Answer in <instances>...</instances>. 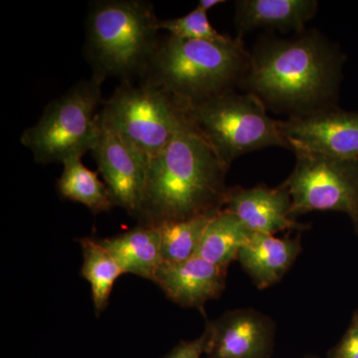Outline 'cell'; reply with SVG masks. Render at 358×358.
I'll return each mask as SVG.
<instances>
[{
  "label": "cell",
  "instance_id": "6da1fadb",
  "mask_svg": "<svg viewBox=\"0 0 358 358\" xmlns=\"http://www.w3.org/2000/svg\"><path fill=\"white\" fill-rule=\"evenodd\" d=\"M345 61L338 45L315 29L293 38L262 37L250 52L240 88L273 112L310 114L338 106Z\"/></svg>",
  "mask_w": 358,
  "mask_h": 358
},
{
  "label": "cell",
  "instance_id": "7a4b0ae2",
  "mask_svg": "<svg viewBox=\"0 0 358 358\" xmlns=\"http://www.w3.org/2000/svg\"><path fill=\"white\" fill-rule=\"evenodd\" d=\"M228 169L186 120L173 140L148 162L138 225L159 227L218 213L229 190Z\"/></svg>",
  "mask_w": 358,
  "mask_h": 358
},
{
  "label": "cell",
  "instance_id": "3957f363",
  "mask_svg": "<svg viewBox=\"0 0 358 358\" xmlns=\"http://www.w3.org/2000/svg\"><path fill=\"white\" fill-rule=\"evenodd\" d=\"M249 61L250 52L239 37L213 43L169 34L160 38L140 80L159 87L185 106L240 87Z\"/></svg>",
  "mask_w": 358,
  "mask_h": 358
},
{
  "label": "cell",
  "instance_id": "277c9868",
  "mask_svg": "<svg viewBox=\"0 0 358 358\" xmlns=\"http://www.w3.org/2000/svg\"><path fill=\"white\" fill-rule=\"evenodd\" d=\"M159 21L145 0L91 2L84 50L92 76L117 78L121 83L140 80L159 43Z\"/></svg>",
  "mask_w": 358,
  "mask_h": 358
},
{
  "label": "cell",
  "instance_id": "5b68a950",
  "mask_svg": "<svg viewBox=\"0 0 358 358\" xmlns=\"http://www.w3.org/2000/svg\"><path fill=\"white\" fill-rule=\"evenodd\" d=\"M185 119L226 166L238 157L270 147L288 148L280 121L268 115L260 99L235 90L180 106Z\"/></svg>",
  "mask_w": 358,
  "mask_h": 358
},
{
  "label": "cell",
  "instance_id": "8992f818",
  "mask_svg": "<svg viewBox=\"0 0 358 358\" xmlns=\"http://www.w3.org/2000/svg\"><path fill=\"white\" fill-rule=\"evenodd\" d=\"M103 81L92 76L51 101L20 141L38 164L63 162L93 150L101 134Z\"/></svg>",
  "mask_w": 358,
  "mask_h": 358
},
{
  "label": "cell",
  "instance_id": "52a82bcc",
  "mask_svg": "<svg viewBox=\"0 0 358 358\" xmlns=\"http://www.w3.org/2000/svg\"><path fill=\"white\" fill-rule=\"evenodd\" d=\"M186 120L180 106L159 87L143 80L122 82L100 110L101 126L148 159L173 140Z\"/></svg>",
  "mask_w": 358,
  "mask_h": 358
},
{
  "label": "cell",
  "instance_id": "ba28073f",
  "mask_svg": "<svg viewBox=\"0 0 358 358\" xmlns=\"http://www.w3.org/2000/svg\"><path fill=\"white\" fill-rule=\"evenodd\" d=\"M294 155L296 166L284 181L291 195L292 217L313 211L341 212L358 234V159Z\"/></svg>",
  "mask_w": 358,
  "mask_h": 358
},
{
  "label": "cell",
  "instance_id": "9c48e42d",
  "mask_svg": "<svg viewBox=\"0 0 358 358\" xmlns=\"http://www.w3.org/2000/svg\"><path fill=\"white\" fill-rule=\"evenodd\" d=\"M280 129L289 150L358 159V112L338 106L280 121Z\"/></svg>",
  "mask_w": 358,
  "mask_h": 358
},
{
  "label": "cell",
  "instance_id": "30bf717a",
  "mask_svg": "<svg viewBox=\"0 0 358 358\" xmlns=\"http://www.w3.org/2000/svg\"><path fill=\"white\" fill-rule=\"evenodd\" d=\"M92 152L115 206L138 217L147 185L150 159L102 126Z\"/></svg>",
  "mask_w": 358,
  "mask_h": 358
},
{
  "label": "cell",
  "instance_id": "8fae6325",
  "mask_svg": "<svg viewBox=\"0 0 358 358\" xmlns=\"http://www.w3.org/2000/svg\"><path fill=\"white\" fill-rule=\"evenodd\" d=\"M208 358H270L275 324L255 308H236L207 322Z\"/></svg>",
  "mask_w": 358,
  "mask_h": 358
},
{
  "label": "cell",
  "instance_id": "7c38bea8",
  "mask_svg": "<svg viewBox=\"0 0 358 358\" xmlns=\"http://www.w3.org/2000/svg\"><path fill=\"white\" fill-rule=\"evenodd\" d=\"M291 208V195L284 182L277 187L262 185L229 187L224 206L252 233L272 235L287 230L307 229V225L292 217Z\"/></svg>",
  "mask_w": 358,
  "mask_h": 358
},
{
  "label": "cell",
  "instance_id": "4fadbf2b",
  "mask_svg": "<svg viewBox=\"0 0 358 358\" xmlns=\"http://www.w3.org/2000/svg\"><path fill=\"white\" fill-rule=\"evenodd\" d=\"M228 270L199 256L180 263H162L154 282L167 298L182 308L203 310L222 294Z\"/></svg>",
  "mask_w": 358,
  "mask_h": 358
},
{
  "label": "cell",
  "instance_id": "5bb4252c",
  "mask_svg": "<svg viewBox=\"0 0 358 358\" xmlns=\"http://www.w3.org/2000/svg\"><path fill=\"white\" fill-rule=\"evenodd\" d=\"M301 253L300 238L252 233L237 261L259 289L278 284Z\"/></svg>",
  "mask_w": 358,
  "mask_h": 358
},
{
  "label": "cell",
  "instance_id": "9a60e30c",
  "mask_svg": "<svg viewBox=\"0 0 358 358\" xmlns=\"http://www.w3.org/2000/svg\"><path fill=\"white\" fill-rule=\"evenodd\" d=\"M317 8V0H238L235 3L238 37L259 28L303 31Z\"/></svg>",
  "mask_w": 358,
  "mask_h": 358
},
{
  "label": "cell",
  "instance_id": "2e32d148",
  "mask_svg": "<svg viewBox=\"0 0 358 358\" xmlns=\"http://www.w3.org/2000/svg\"><path fill=\"white\" fill-rule=\"evenodd\" d=\"M101 243L114 257L124 274H133L154 282L164 263L157 227L138 225L117 236L106 238Z\"/></svg>",
  "mask_w": 358,
  "mask_h": 358
},
{
  "label": "cell",
  "instance_id": "e0dca14e",
  "mask_svg": "<svg viewBox=\"0 0 358 358\" xmlns=\"http://www.w3.org/2000/svg\"><path fill=\"white\" fill-rule=\"evenodd\" d=\"M251 234L236 216L223 208L207 225L197 256L228 270Z\"/></svg>",
  "mask_w": 358,
  "mask_h": 358
},
{
  "label": "cell",
  "instance_id": "ac0fdd59",
  "mask_svg": "<svg viewBox=\"0 0 358 358\" xmlns=\"http://www.w3.org/2000/svg\"><path fill=\"white\" fill-rule=\"evenodd\" d=\"M63 166L57 181L61 196L85 205L95 214L110 211L115 206L107 185L98 173L85 166L82 157L65 160Z\"/></svg>",
  "mask_w": 358,
  "mask_h": 358
},
{
  "label": "cell",
  "instance_id": "d6986e66",
  "mask_svg": "<svg viewBox=\"0 0 358 358\" xmlns=\"http://www.w3.org/2000/svg\"><path fill=\"white\" fill-rule=\"evenodd\" d=\"M78 241L83 254L82 277L90 282L94 308L99 315L109 305L115 282L124 273L101 241L93 238H81Z\"/></svg>",
  "mask_w": 358,
  "mask_h": 358
},
{
  "label": "cell",
  "instance_id": "ffe728a7",
  "mask_svg": "<svg viewBox=\"0 0 358 358\" xmlns=\"http://www.w3.org/2000/svg\"><path fill=\"white\" fill-rule=\"evenodd\" d=\"M216 214L166 223L157 227L164 263L185 262L197 256L207 225Z\"/></svg>",
  "mask_w": 358,
  "mask_h": 358
},
{
  "label": "cell",
  "instance_id": "44dd1931",
  "mask_svg": "<svg viewBox=\"0 0 358 358\" xmlns=\"http://www.w3.org/2000/svg\"><path fill=\"white\" fill-rule=\"evenodd\" d=\"M159 28L160 30H166L171 36L181 39L200 40L213 43H228L233 40L219 33L212 26L207 13L199 8L193 9L192 13L182 17L160 20Z\"/></svg>",
  "mask_w": 358,
  "mask_h": 358
},
{
  "label": "cell",
  "instance_id": "7402d4cb",
  "mask_svg": "<svg viewBox=\"0 0 358 358\" xmlns=\"http://www.w3.org/2000/svg\"><path fill=\"white\" fill-rule=\"evenodd\" d=\"M327 358H358V310L343 338L327 352Z\"/></svg>",
  "mask_w": 358,
  "mask_h": 358
},
{
  "label": "cell",
  "instance_id": "603a6c76",
  "mask_svg": "<svg viewBox=\"0 0 358 358\" xmlns=\"http://www.w3.org/2000/svg\"><path fill=\"white\" fill-rule=\"evenodd\" d=\"M209 331L205 326L203 333L192 341H181L162 358H201L206 352Z\"/></svg>",
  "mask_w": 358,
  "mask_h": 358
},
{
  "label": "cell",
  "instance_id": "cb8c5ba5",
  "mask_svg": "<svg viewBox=\"0 0 358 358\" xmlns=\"http://www.w3.org/2000/svg\"><path fill=\"white\" fill-rule=\"evenodd\" d=\"M225 2L226 1H223V0H200L199 4H197L196 8L207 13L208 11H210L212 8H214V7L225 3Z\"/></svg>",
  "mask_w": 358,
  "mask_h": 358
},
{
  "label": "cell",
  "instance_id": "d4e9b609",
  "mask_svg": "<svg viewBox=\"0 0 358 358\" xmlns=\"http://www.w3.org/2000/svg\"><path fill=\"white\" fill-rule=\"evenodd\" d=\"M305 358H319L317 357H315V355H307Z\"/></svg>",
  "mask_w": 358,
  "mask_h": 358
}]
</instances>
